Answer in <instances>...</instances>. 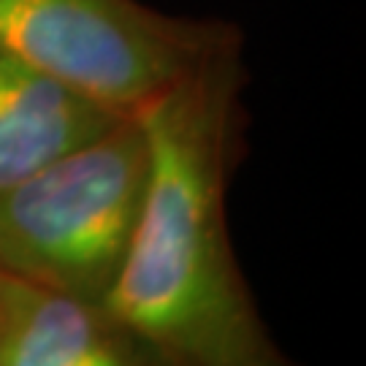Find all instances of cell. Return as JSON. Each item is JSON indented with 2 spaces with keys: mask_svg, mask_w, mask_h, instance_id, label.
I'll return each mask as SVG.
<instances>
[{
  "mask_svg": "<svg viewBox=\"0 0 366 366\" xmlns=\"http://www.w3.org/2000/svg\"><path fill=\"white\" fill-rule=\"evenodd\" d=\"M242 87L236 36L136 112L149 147L144 198L101 304L174 366H299L261 320L228 231Z\"/></svg>",
  "mask_w": 366,
  "mask_h": 366,
  "instance_id": "6da1fadb",
  "label": "cell"
},
{
  "mask_svg": "<svg viewBox=\"0 0 366 366\" xmlns=\"http://www.w3.org/2000/svg\"><path fill=\"white\" fill-rule=\"evenodd\" d=\"M149 147L139 114L0 190V269L44 290L104 301L144 198Z\"/></svg>",
  "mask_w": 366,
  "mask_h": 366,
  "instance_id": "7a4b0ae2",
  "label": "cell"
},
{
  "mask_svg": "<svg viewBox=\"0 0 366 366\" xmlns=\"http://www.w3.org/2000/svg\"><path fill=\"white\" fill-rule=\"evenodd\" d=\"M236 36L139 0H0L3 52L117 114L139 112Z\"/></svg>",
  "mask_w": 366,
  "mask_h": 366,
  "instance_id": "3957f363",
  "label": "cell"
},
{
  "mask_svg": "<svg viewBox=\"0 0 366 366\" xmlns=\"http://www.w3.org/2000/svg\"><path fill=\"white\" fill-rule=\"evenodd\" d=\"M0 366H174L101 301L6 277Z\"/></svg>",
  "mask_w": 366,
  "mask_h": 366,
  "instance_id": "277c9868",
  "label": "cell"
},
{
  "mask_svg": "<svg viewBox=\"0 0 366 366\" xmlns=\"http://www.w3.org/2000/svg\"><path fill=\"white\" fill-rule=\"evenodd\" d=\"M117 117L122 114L0 49V190L98 136Z\"/></svg>",
  "mask_w": 366,
  "mask_h": 366,
  "instance_id": "5b68a950",
  "label": "cell"
},
{
  "mask_svg": "<svg viewBox=\"0 0 366 366\" xmlns=\"http://www.w3.org/2000/svg\"><path fill=\"white\" fill-rule=\"evenodd\" d=\"M6 272H3V269H0V301H3V288H6Z\"/></svg>",
  "mask_w": 366,
  "mask_h": 366,
  "instance_id": "8992f818",
  "label": "cell"
}]
</instances>
